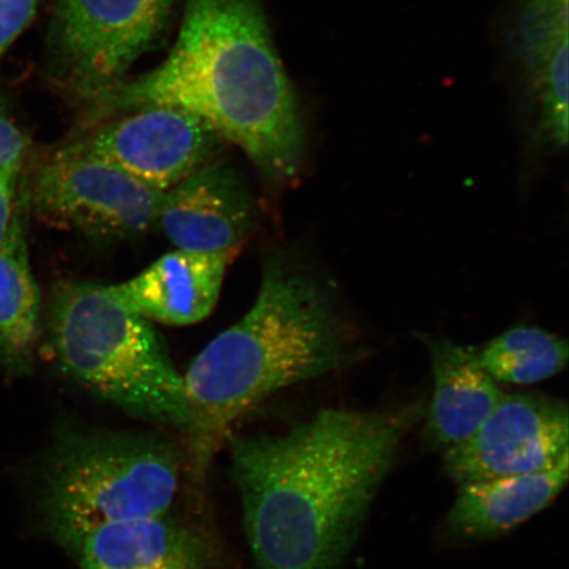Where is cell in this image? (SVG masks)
Instances as JSON below:
<instances>
[{"label": "cell", "instance_id": "obj_1", "mask_svg": "<svg viewBox=\"0 0 569 569\" xmlns=\"http://www.w3.org/2000/svg\"><path fill=\"white\" fill-rule=\"evenodd\" d=\"M419 409L323 410L237 438L232 471L258 569H339Z\"/></svg>", "mask_w": 569, "mask_h": 569}, {"label": "cell", "instance_id": "obj_2", "mask_svg": "<svg viewBox=\"0 0 569 569\" xmlns=\"http://www.w3.org/2000/svg\"><path fill=\"white\" fill-rule=\"evenodd\" d=\"M94 99L107 116L160 104L194 113L274 183L300 174L306 131L259 0H184L161 66Z\"/></svg>", "mask_w": 569, "mask_h": 569}, {"label": "cell", "instance_id": "obj_3", "mask_svg": "<svg viewBox=\"0 0 569 569\" xmlns=\"http://www.w3.org/2000/svg\"><path fill=\"white\" fill-rule=\"evenodd\" d=\"M361 353L336 281L296 249L270 254L252 308L206 346L183 376L197 468L267 398L351 367Z\"/></svg>", "mask_w": 569, "mask_h": 569}, {"label": "cell", "instance_id": "obj_4", "mask_svg": "<svg viewBox=\"0 0 569 569\" xmlns=\"http://www.w3.org/2000/svg\"><path fill=\"white\" fill-rule=\"evenodd\" d=\"M47 336L49 356L66 379L131 415L193 431L183 376L159 333L102 284L56 283Z\"/></svg>", "mask_w": 569, "mask_h": 569}, {"label": "cell", "instance_id": "obj_5", "mask_svg": "<svg viewBox=\"0 0 569 569\" xmlns=\"http://www.w3.org/2000/svg\"><path fill=\"white\" fill-rule=\"evenodd\" d=\"M180 468L174 448L156 438L62 430L36 483L42 529L70 551L102 526L167 515Z\"/></svg>", "mask_w": 569, "mask_h": 569}, {"label": "cell", "instance_id": "obj_6", "mask_svg": "<svg viewBox=\"0 0 569 569\" xmlns=\"http://www.w3.org/2000/svg\"><path fill=\"white\" fill-rule=\"evenodd\" d=\"M24 194L41 222L96 239H132L152 230L163 197L69 141L40 163Z\"/></svg>", "mask_w": 569, "mask_h": 569}, {"label": "cell", "instance_id": "obj_7", "mask_svg": "<svg viewBox=\"0 0 569 569\" xmlns=\"http://www.w3.org/2000/svg\"><path fill=\"white\" fill-rule=\"evenodd\" d=\"M174 0H56L54 46L70 87L96 98L158 40Z\"/></svg>", "mask_w": 569, "mask_h": 569}, {"label": "cell", "instance_id": "obj_8", "mask_svg": "<svg viewBox=\"0 0 569 569\" xmlns=\"http://www.w3.org/2000/svg\"><path fill=\"white\" fill-rule=\"evenodd\" d=\"M219 140L194 113L152 104L112 113L68 141L166 193L208 166Z\"/></svg>", "mask_w": 569, "mask_h": 569}, {"label": "cell", "instance_id": "obj_9", "mask_svg": "<svg viewBox=\"0 0 569 569\" xmlns=\"http://www.w3.org/2000/svg\"><path fill=\"white\" fill-rule=\"evenodd\" d=\"M568 408L537 395H503L466 442L448 448L445 471L459 486L547 471L568 460Z\"/></svg>", "mask_w": 569, "mask_h": 569}, {"label": "cell", "instance_id": "obj_10", "mask_svg": "<svg viewBox=\"0 0 569 569\" xmlns=\"http://www.w3.org/2000/svg\"><path fill=\"white\" fill-rule=\"evenodd\" d=\"M253 220L244 184L230 169L208 163L163 193L156 226L177 249L240 252Z\"/></svg>", "mask_w": 569, "mask_h": 569}, {"label": "cell", "instance_id": "obj_11", "mask_svg": "<svg viewBox=\"0 0 569 569\" xmlns=\"http://www.w3.org/2000/svg\"><path fill=\"white\" fill-rule=\"evenodd\" d=\"M238 253L177 249L132 279L106 287V291L148 322L194 325L216 308L227 268Z\"/></svg>", "mask_w": 569, "mask_h": 569}, {"label": "cell", "instance_id": "obj_12", "mask_svg": "<svg viewBox=\"0 0 569 569\" xmlns=\"http://www.w3.org/2000/svg\"><path fill=\"white\" fill-rule=\"evenodd\" d=\"M517 54L538 107L540 133L568 140V0H528L519 13Z\"/></svg>", "mask_w": 569, "mask_h": 569}, {"label": "cell", "instance_id": "obj_13", "mask_svg": "<svg viewBox=\"0 0 569 569\" xmlns=\"http://www.w3.org/2000/svg\"><path fill=\"white\" fill-rule=\"evenodd\" d=\"M70 551L81 569H202L211 559L208 540L167 515L102 526Z\"/></svg>", "mask_w": 569, "mask_h": 569}, {"label": "cell", "instance_id": "obj_14", "mask_svg": "<svg viewBox=\"0 0 569 569\" xmlns=\"http://www.w3.org/2000/svg\"><path fill=\"white\" fill-rule=\"evenodd\" d=\"M430 352L433 395L427 436L438 447L452 448L472 436L503 397L482 367L478 348L446 338L425 339Z\"/></svg>", "mask_w": 569, "mask_h": 569}, {"label": "cell", "instance_id": "obj_15", "mask_svg": "<svg viewBox=\"0 0 569 569\" xmlns=\"http://www.w3.org/2000/svg\"><path fill=\"white\" fill-rule=\"evenodd\" d=\"M567 480L565 460L542 472L462 483L446 528L465 539L501 536L549 507Z\"/></svg>", "mask_w": 569, "mask_h": 569}, {"label": "cell", "instance_id": "obj_16", "mask_svg": "<svg viewBox=\"0 0 569 569\" xmlns=\"http://www.w3.org/2000/svg\"><path fill=\"white\" fill-rule=\"evenodd\" d=\"M40 332V293L26 238L0 253V369L11 377L31 375Z\"/></svg>", "mask_w": 569, "mask_h": 569}, {"label": "cell", "instance_id": "obj_17", "mask_svg": "<svg viewBox=\"0 0 569 569\" xmlns=\"http://www.w3.org/2000/svg\"><path fill=\"white\" fill-rule=\"evenodd\" d=\"M478 356L498 383L532 386L563 371L568 343L539 327L518 326L488 341Z\"/></svg>", "mask_w": 569, "mask_h": 569}, {"label": "cell", "instance_id": "obj_18", "mask_svg": "<svg viewBox=\"0 0 569 569\" xmlns=\"http://www.w3.org/2000/svg\"><path fill=\"white\" fill-rule=\"evenodd\" d=\"M19 177L0 173V253L26 238V194L18 187Z\"/></svg>", "mask_w": 569, "mask_h": 569}, {"label": "cell", "instance_id": "obj_19", "mask_svg": "<svg viewBox=\"0 0 569 569\" xmlns=\"http://www.w3.org/2000/svg\"><path fill=\"white\" fill-rule=\"evenodd\" d=\"M28 139L0 97V173L20 176L28 153Z\"/></svg>", "mask_w": 569, "mask_h": 569}, {"label": "cell", "instance_id": "obj_20", "mask_svg": "<svg viewBox=\"0 0 569 569\" xmlns=\"http://www.w3.org/2000/svg\"><path fill=\"white\" fill-rule=\"evenodd\" d=\"M40 0H0V56L32 23Z\"/></svg>", "mask_w": 569, "mask_h": 569}, {"label": "cell", "instance_id": "obj_21", "mask_svg": "<svg viewBox=\"0 0 569 569\" xmlns=\"http://www.w3.org/2000/svg\"><path fill=\"white\" fill-rule=\"evenodd\" d=\"M162 569H188V568H183V567H167V568H162Z\"/></svg>", "mask_w": 569, "mask_h": 569}]
</instances>
